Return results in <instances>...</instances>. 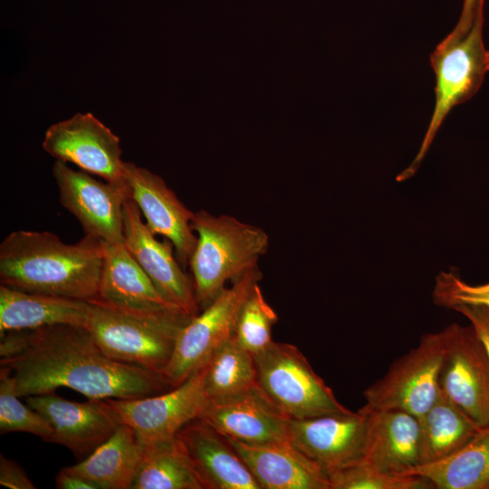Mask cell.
Segmentation results:
<instances>
[{"label": "cell", "mask_w": 489, "mask_h": 489, "mask_svg": "<svg viewBox=\"0 0 489 489\" xmlns=\"http://www.w3.org/2000/svg\"><path fill=\"white\" fill-rule=\"evenodd\" d=\"M453 310L468 319L483 341L489 357V309L478 305H458Z\"/></svg>", "instance_id": "33"}, {"label": "cell", "mask_w": 489, "mask_h": 489, "mask_svg": "<svg viewBox=\"0 0 489 489\" xmlns=\"http://www.w3.org/2000/svg\"><path fill=\"white\" fill-rule=\"evenodd\" d=\"M0 484L10 489H34L35 486L20 465L0 455Z\"/></svg>", "instance_id": "32"}, {"label": "cell", "mask_w": 489, "mask_h": 489, "mask_svg": "<svg viewBox=\"0 0 489 489\" xmlns=\"http://www.w3.org/2000/svg\"><path fill=\"white\" fill-rule=\"evenodd\" d=\"M143 452L144 446L134 430L120 424L91 455L64 468L87 479L97 489H131Z\"/></svg>", "instance_id": "23"}, {"label": "cell", "mask_w": 489, "mask_h": 489, "mask_svg": "<svg viewBox=\"0 0 489 489\" xmlns=\"http://www.w3.org/2000/svg\"><path fill=\"white\" fill-rule=\"evenodd\" d=\"M0 365L20 398L65 387L88 399H129L173 388L160 372L107 356L87 328L67 324L0 335Z\"/></svg>", "instance_id": "1"}, {"label": "cell", "mask_w": 489, "mask_h": 489, "mask_svg": "<svg viewBox=\"0 0 489 489\" xmlns=\"http://www.w3.org/2000/svg\"><path fill=\"white\" fill-rule=\"evenodd\" d=\"M25 402L49 423L52 436L47 442L63 446L82 459L120 425L106 399L80 403L50 392L25 397Z\"/></svg>", "instance_id": "16"}, {"label": "cell", "mask_w": 489, "mask_h": 489, "mask_svg": "<svg viewBox=\"0 0 489 489\" xmlns=\"http://www.w3.org/2000/svg\"><path fill=\"white\" fill-rule=\"evenodd\" d=\"M55 486L59 489H97V487L79 475L69 472L64 467L55 477Z\"/></svg>", "instance_id": "35"}, {"label": "cell", "mask_w": 489, "mask_h": 489, "mask_svg": "<svg viewBox=\"0 0 489 489\" xmlns=\"http://www.w3.org/2000/svg\"><path fill=\"white\" fill-rule=\"evenodd\" d=\"M331 489H429L433 484L416 475H394L364 461L328 473Z\"/></svg>", "instance_id": "30"}, {"label": "cell", "mask_w": 489, "mask_h": 489, "mask_svg": "<svg viewBox=\"0 0 489 489\" xmlns=\"http://www.w3.org/2000/svg\"><path fill=\"white\" fill-rule=\"evenodd\" d=\"M185 445L205 489H261L227 438L200 418L177 435Z\"/></svg>", "instance_id": "18"}, {"label": "cell", "mask_w": 489, "mask_h": 489, "mask_svg": "<svg viewBox=\"0 0 489 489\" xmlns=\"http://www.w3.org/2000/svg\"><path fill=\"white\" fill-rule=\"evenodd\" d=\"M364 462L390 474L408 475L420 465L418 417L396 409L369 410Z\"/></svg>", "instance_id": "19"}, {"label": "cell", "mask_w": 489, "mask_h": 489, "mask_svg": "<svg viewBox=\"0 0 489 489\" xmlns=\"http://www.w3.org/2000/svg\"><path fill=\"white\" fill-rule=\"evenodd\" d=\"M446 342V328L422 335L415 348L364 390L365 404L360 409H396L417 417L426 413L439 395L438 374Z\"/></svg>", "instance_id": "8"}, {"label": "cell", "mask_w": 489, "mask_h": 489, "mask_svg": "<svg viewBox=\"0 0 489 489\" xmlns=\"http://www.w3.org/2000/svg\"><path fill=\"white\" fill-rule=\"evenodd\" d=\"M435 304L447 309L458 305H478L489 309V282L473 285L454 272H441L433 290Z\"/></svg>", "instance_id": "31"}, {"label": "cell", "mask_w": 489, "mask_h": 489, "mask_svg": "<svg viewBox=\"0 0 489 489\" xmlns=\"http://www.w3.org/2000/svg\"><path fill=\"white\" fill-rule=\"evenodd\" d=\"M484 2L478 8L471 29L464 35L450 32L436 47L430 63L436 76L435 107L419 149L397 181L415 175L437 130L451 110L472 98L489 72V50L483 37Z\"/></svg>", "instance_id": "5"}, {"label": "cell", "mask_w": 489, "mask_h": 489, "mask_svg": "<svg viewBox=\"0 0 489 489\" xmlns=\"http://www.w3.org/2000/svg\"><path fill=\"white\" fill-rule=\"evenodd\" d=\"M277 321L275 311L267 302L257 283L242 307L234 337L254 356L273 341L272 330Z\"/></svg>", "instance_id": "29"}, {"label": "cell", "mask_w": 489, "mask_h": 489, "mask_svg": "<svg viewBox=\"0 0 489 489\" xmlns=\"http://www.w3.org/2000/svg\"><path fill=\"white\" fill-rule=\"evenodd\" d=\"M439 392L478 427L489 426V357L470 324L446 327Z\"/></svg>", "instance_id": "9"}, {"label": "cell", "mask_w": 489, "mask_h": 489, "mask_svg": "<svg viewBox=\"0 0 489 489\" xmlns=\"http://www.w3.org/2000/svg\"><path fill=\"white\" fill-rule=\"evenodd\" d=\"M124 244L169 303L190 317L199 312L192 278L175 256L173 244L156 238L130 198L124 204Z\"/></svg>", "instance_id": "13"}, {"label": "cell", "mask_w": 489, "mask_h": 489, "mask_svg": "<svg viewBox=\"0 0 489 489\" xmlns=\"http://www.w3.org/2000/svg\"><path fill=\"white\" fill-rule=\"evenodd\" d=\"M192 228L197 243L188 265L200 310L225 288L258 267L269 247V235L261 227L206 210L194 213Z\"/></svg>", "instance_id": "3"}, {"label": "cell", "mask_w": 489, "mask_h": 489, "mask_svg": "<svg viewBox=\"0 0 489 489\" xmlns=\"http://www.w3.org/2000/svg\"><path fill=\"white\" fill-rule=\"evenodd\" d=\"M226 438L261 489H331L327 472L289 441L249 445Z\"/></svg>", "instance_id": "20"}, {"label": "cell", "mask_w": 489, "mask_h": 489, "mask_svg": "<svg viewBox=\"0 0 489 489\" xmlns=\"http://www.w3.org/2000/svg\"><path fill=\"white\" fill-rule=\"evenodd\" d=\"M205 368V387L211 401L227 399L258 386L254 356L232 337L211 355Z\"/></svg>", "instance_id": "27"}, {"label": "cell", "mask_w": 489, "mask_h": 489, "mask_svg": "<svg viewBox=\"0 0 489 489\" xmlns=\"http://www.w3.org/2000/svg\"><path fill=\"white\" fill-rule=\"evenodd\" d=\"M200 419L217 432L249 445L289 441L291 417L258 386L227 399L209 402Z\"/></svg>", "instance_id": "17"}, {"label": "cell", "mask_w": 489, "mask_h": 489, "mask_svg": "<svg viewBox=\"0 0 489 489\" xmlns=\"http://www.w3.org/2000/svg\"><path fill=\"white\" fill-rule=\"evenodd\" d=\"M366 429L367 416L360 410L291 418L288 440L328 474L363 460Z\"/></svg>", "instance_id": "15"}, {"label": "cell", "mask_w": 489, "mask_h": 489, "mask_svg": "<svg viewBox=\"0 0 489 489\" xmlns=\"http://www.w3.org/2000/svg\"><path fill=\"white\" fill-rule=\"evenodd\" d=\"M131 489H205L188 452L176 436L144 446Z\"/></svg>", "instance_id": "25"}, {"label": "cell", "mask_w": 489, "mask_h": 489, "mask_svg": "<svg viewBox=\"0 0 489 489\" xmlns=\"http://www.w3.org/2000/svg\"><path fill=\"white\" fill-rule=\"evenodd\" d=\"M103 243L85 235L75 244L47 231L18 230L0 244V283L35 293L96 299Z\"/></svg>", "instance_id": "2"}, {"label": "cell", "mask_w": 489, "mask_h": 489, "mask_svg": "<svg viewBox=\"0 0 489 489\" xmlns=\"http://www.w3.org/2000/svg\"><path fill=\"white\" fill-rule=\"evenodd\" d=\"M90 314L89 301L0 285V335L56 324L87 328Z\"/></svg>", "instance_id": "22"}, {"label": "cell", "mask_w": 489, "mask_h": 489, "mask_svg": "<svg viewBox=\"0 0 489 489\" xmlns=\"http://www.w3.org/2000/svg\"><path fill=\"white\" fill-rule=\"evenodd\" d=\"M16 380L6 367L0 369V434L24 432L48 441L52 428L47 420L27 404L20 401Z\"/></svg>", "instance_id": "28"}, {"label": "cell", "mask_w": 489, "mask_h": 489, "mask_svg": "<svg viewBox=\"0 0 489 489\" xmlns=\"http://www.w3.org/2000/svg\"><path fill=\"white\" fill-rule=\"evenodd\" d=\"M254 358L259 387L291 418L350 411L296 346L273 341Z\"/></svg>", "instance_id": "6"}, {"label": "cell", "mask_w": 489, "mask_h": 489, "mask_svg": "<svg viewBox=\"0 0 489 489\" xmlns=\"http://www.w3.org/2000/svg\"><path fill=\"white\" fill-rule=\"evenodd\" d=\"M124 181L129 198L139 207L148 228L168 240L178 262L187 267L197 243L192 228L195 212L180 201L160 177L134 163L125 162Z\"/></svg>", "instance_id": "14"}, {"label": "cell", "mask_w": 489, "mask_h": 489, "mask_svg": "<svg viewBox=\"0 0 489 489\" xmlns=\"http://www.w3.org/2000/svg\"><path fill=\"white\" fill-rule=\"evenodd\" d=\"M103 252L104 259L97 300L134 311H181L159 293L129 252L124 242L103 243Z\"/></svg>", "instance_id": "21"}, {"label": "cell", "mask_w": 489, "mask_h": 489, "mask_svg": "<svg viewBox=\"0 0 489 489\" xmlns=\"http://www.w3.org/2000/svg\"><path fill=\"white\" fill-rule=\"evenodd\" d=\"M53 176L61 205L82 225L85 235L102 243L124 242V204L129 198L128 187L97 180L82 170L56 160Z\"/></svg>", "instance_id": "11"}, {"label": "cell", "mask_w": 489, "mask_h": 489, "mask_svg": "<svg viewBox=\"0 0 489 489\" xmlns=\"http://www.w3.org/2000/svg\"><path fill=\"white\" fill-rule=\"evenodd\" d=\"M261 279L259 267L246 273L184 326L162 370L171 387L180 385L203 368L214 351L234 337L242 307Z\"/></svg>", "instance_id": "7"}, {"label": "cell", "mask_w": 489, "mask_h": 489, "mask_svg": "<svg viewBox=\"0 0 489 489\" xmlns=\"http://www.w3.org/2000/svg\"><path fill=\"white\" fill-rule=\"evenodd\" d=\"M484 0H464L458 22L451 31L458 35L465 34L473 26L479 6Z\"/></svg>", "instance_id": "34"}, {"label": "cell", "mask_w": 489, "mask_h": 489, "mask_svg": "<svg viewBox=\"0 0 489 489\" xmlns=\"http://www.w3.org/2000/svg\"><path fill=\"white\" fill-rule=\"evenodd\" d=\"M408 475H420L438 489H489V426L453 455L417 465Z\"/></svg>", "instance_id": "24"}, {"label": "cell", "mask_w": 489, "mask_h": 489, "mask_svg": "<svg viewBox=\"0 0 489 489\" xmlns=\"http://www.w3.org/2000/svg\"><path fill=\"white\" fill-rule=\"evenodd\" d=\"M418 421L420 465L453 455L481 429L440 392L431 408L418 417Z\"/></svg>", "instance_id": "26"}, {"label": "cell", "mask_w": 489, "mask_h": 489, "mask_svg": "<svg viewBox=\"0 0 489 489\" xmlns=\"http://www.w3.org/2000/svg\"><path fill=\"white\" fill-rule=\"evenodd\" d=\"M120 424L130 427L143 446L176 436L191 421L200 418L210 399L205 387V368L180 385L137 398H107Z\"/></svg>", "instance_id": "10"}, {"label": "cell", "mask_w": 489, "mask_h": 489, "mask_svg": "<svg viewBox=\"0 0 489 489\" xmlns=\"http://www.w3.org/2000/svg\"><path fill=\"white\" fill-rule=\"evenodd\" d=\"M91 303L87 329L110 358L162 373L177 339L192 317L181 311L142 312L97 299Z\"/></svg>", "instance_id": "4"}, {"label": "cell", "mask_w": 489, "mask_h": 489, "mask_svg": "<svg viewBox=\"0 0 489 489\" xmlns=\"http://www.w3.org/2000/svg\"><path fill=\"white\" fill-rule=\"evenodd\" d=\"M43 149L56 160L127 187L120 139L91 113H77L46 130Z\"/></svg>", "instance_id": "12"}]
</instances>
